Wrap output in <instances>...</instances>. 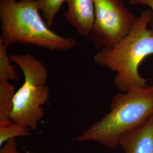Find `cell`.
I'll return each mask as SVG.
<instances>
[{
  "instance_id": "1",
  "label": "cell",
  "mask_w": 153,
  "mask_h": 153,
  "mask_svg": "<svg viewBox=\"0 0 153 153\" xmlns=\"http://www.w3.org/2000/svg\"><path fill=\"white\" fill-rule=\"evenodd\" d=\"M153 16L150 9L141 11L124 38L112 48L99 50L93 57L95 64L116 73L114 83L119 92L148 86L139 68L146 57L153 55V31L148 28Z\"/></svg>"
},
{
  "instance_id": "2",
  "label": "cell",
  "mask_w": 153,
  "mask_h": 153,
  "mask_svg": "<svg viewBox=\"0 0 153 153\" xmlns=\"http://www.w3.org/2000/svg\"><path fill=\"white\" fill-rule=\"evenodd\" d=\"M0 41L7 47L29 44L53 51L66 52L76 43L52 31L40 14L36 0H0Z\"/></svg>"
},
{
  "instance_id": "3",
  "label": "cell",
  "mask_w": 153,
  "mask_h": 153,
  "mask_svg": "<svg viewBox=\"0 0 153 153\" xmlns=\"http://www.w3.org/2000/svg\"><path fill=\"white\" fill-rule=\"evenodd\" d=\"M153 116V85L115 95L110 111L76 137L80 142H98L115 149L120 137Z\"/></svg>"
},
{
  "instance_id": "4",
  "label": "cell",
  "mask_w": 153,
  "mask_h": 153,
  "mask_svg": "<svg viewBox=\"0 0 153 153\" xmlns=\"http://www.w3.org/2000/svg\"><path fill=\"white\" fill-rule=\"evenodd\" d=\"M10 59L22 70L25 79L14 96L11 120L35 130L44 117L43 106L50 97L47 85L48 70L42 61L30 53L13 54Z\"/></svg>"
},
{
  "instance_id": "5",
  "label": "cell",
  "mask_w": 153,
  "mask_h": 153,
  "mask_svg": "<svg viewBox=\"0 0 153 153\" xmlns=\"http://www.w3.org/2000/svg\"><path fill=\"white\" fill-rule=\"evenodd\" d=\"M95 20L88 37L95 49L112 48L126 37L136 22L124 0H94Z\"/></svg>"
},
{
  "instance_id": "6",
  "label": "cell",
  "mask_w": 153,
  "mask_h": 153,
  "mask_svg": "<svg viewBox=\"0 0 153 153\" xmlns=\"http://www.w3.org/2000/svg\"><path fill=\"white\" fill-rule=\"evenodd\" d=\"M66 3V21L80 36L88 38L95 20V1L68 0Z\"/></svg>"
},
{
  "instance_id": "7",
  "label": "cell",
  "mask_w": 153,
  "mask_h": 153,
  "mask_svg": "<svg viewBox=\"0 0 153 153\" xmlns=\"http://www.w3.org/2000/svg\"><path fill=\"white\" fill-rule=\"evenodd\" d=\"M124 153H153V116L127 131L119 141Z\"/></svg>"
},
{
  "instance_id": "8",
  "label": "cell",
  "mask_w": 153,
  "mask_h": 153,
  "mask_svg": "<svg viewBox=\"0 0 153 153\" xmlns=\"http://www.w3.org/2000/svg\"><path fill=\"white\" fill-rule=\"evenodd\" d=\"M16 87L10 82L0 83V120L11 119Z\"/></svg>"
},
{
  "instance_id": "9",
  "label": "cell",
  "mask_w": 153,
  "mask_h": 153,
  "mask_svg": "<svg viewBox=\"0 0 153 153\" xmlns=\"http://www.w3.org/2000/svg\"><path fill=\"white\" fill-rule=\"evenodd\" d=\"M31 129L11 119L0 120V146L16 137H28L31 135Z\"/></svg>"
},
{
  "instance_id": "10",
  "label": "cell",
  "mask_w": 153,
  "mask_h": 153,
  "mask_svg": "<svg viewBox=\"0 0 153 153\" xmlns=\"http://www.w3.org/2000/svg\"><path fill=\"white\" fill-rule=\"evenodd\" d=\"M39 10L42 13L46 23L49 28L53 26L55 18L62 6L68 0H36Z\"/></svg>"
},
{
  "instance_id": "11",
  "label": "cell",
  "mask_w": 153,
  "mask_h": 153,
  "mask_svg": "<svg viewBox=\"0 0 153 153\" xmlns=\"http://www.w3.org/2000/svg\"><path fill=\"white\" fill-rule=\"evenodd\" d=\"M7 47L0 41V83L9 82L18 79V76L11 64L10 56L7 54Z\"/></svg>"
},
{
  "instance_id": "12",
  "label": "cell",
  "mask_w": 153,
  "mask_h": 153,
  "mask_svg": "<svg viewBox=\"0 0 153 153\" xmlns=\"http://www.w3.org/2000/svg\"><path fill=\"white\" fill-rule=\"evenodd\" d=\"M18 152L16 138H12L6 142L0 150V153H17Z\"/></svg>"
},
{
  "instance_id": "13",
  "label": "cell",
  "mask_w": 153,
  "mask_h": 153,
  "mask_svg": "<svg viewBox=\"0 0 153 153\" xmlns=\"http://www.w3.org/2000/svg\"><path fill=\"white\" fill-rule=\"evenodd\" d=\"M129 4L132 5H142L148 6L152 11H153V0H128ZM150 29L153 31V16L150 23Z\"/></svg>"
},
{
  "instance_id": "14",
  "label": "cell",
  "mask_w": 153,
  "mask_h": 153,
  "mask_svg": "<svg viewBox=\"0 0 153 153\" xmlns=\"http://www.w3.org/2000/svg\"><path fill=\"white\" fill-rule=\"evenodd\" d=\"M20 153V152H19V151H18V153Z\"/></svg>"
}]
</instances>
